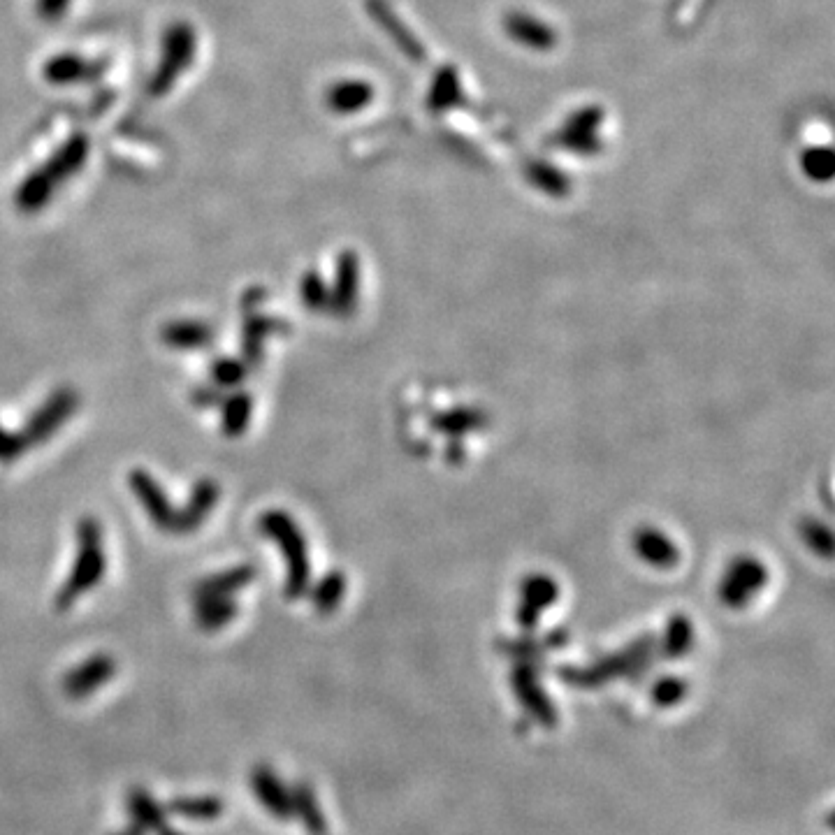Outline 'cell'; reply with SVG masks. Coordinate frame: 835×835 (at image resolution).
<instances>
[{
	"mask_svg": "<svg viewBox=\"0 0 835 835\" xmlns=\"http://www.w3.org/2000/svg\"><path fill=\"white\" fill-rule=\"evenodd\" d=\"M107 571V557L103 546V527L96 518L84 515L77 522V557L72 562V569L56 594V606L65 608L75 606L86 592L100 585Z\"/></svg>",
	"mask_w": 835,
	"mask_h": 835,
	"instance_id": "6da1fadb",
	"label": "cell"
},
{
	"mask_svg": "<svg viewBox=\"0 0 835 835\" xmlns=\"http://www.w3.org/2000/svg\"><path fill=\"white\" fill-rule=\"evenodd\" d=\"M258 527L263 529L267 539H272L281 548L286 557L288 576H286V594L290 599L302 597L309 587V557L307 543L300 527L286 511H267L260 515Z\"/></svg>",
	"mask_w": 835,
	"mask_h": 835,
	"instance_id": "7a4b0ae2",
	"label": "cell"
},
{
	"mask_svg": "<svg viewBox=\"0 0 835 835\" xmlns=\"http://www.w3.org/2000/svg\"><path fill=\"white\" fill-rule=\"evenodd\" d=\"M195 49H198V35H195V28L186 21H174V24L167 28L163 35V54L161 63L151 77L147 86L149 96L161 98L165 93L177 84L181 72L188 70L193 65Z\"/></svg>",
	"mask_w": 835,
	"mask_h": 835,
	"instance_id": "3957f363",
	"label": "cell"
},
{
	"mask_svg": "<svg viewBox=\"0 0 835 835\" xmlns=\"http://www.w3.org/2000/svg\"><path fill=\"white\" fill-rule=\"evenodd\" d=\"M79 409V395L72 388H56L38 409L31 413L24 427V439L28 446H40L54 437L68 423L72 413Z\"/></svg>",
	"mask_w": 835,
	"mask_h": 835,
	"instance_id": "277c9868",
	"label": "cell"
},
{
	"mask_svg": "<svg viewBox=\"0 0 835 835\" xmlns=\"http://www.w3.org/2000/svg\"><path fill=\"white\" fill-rule=\"evenodd\" d=\"M128 485H130V490L135 492V497L144 508V513L149 515V520L154 522L158 529H163V532H174L177 508L172 506V501L165 495L161 483H158L149 471L133 469L128 474Z\"/></svg>",
	"mask_w": 835,
	"mask_h": 835,
	"instance_id": "5b68a950",
	"label": "cell"
},
{
	"mask_svg": "<svg viewBox=\"0 0 835 835\" xmlns=\"http://www.w3.org/2000/svg\"><path fill=\"white\" fill-rule=\"evenodd\" d=\"M221 488L214 478H200L198 483L193 485L191 497H188L186 506L177 511V520H174V532L177 534H193L195 529L205 525L209 515L219 504Z\"/></svg>",
	"mask_w": 835,
	"mask_h": 835,
	"instance_id": "8992f818",
	"label": "cell"
},
{
	"mask_svg": "<svg viewBox=\"0 0 835 835\" xmlns=\"http://www.w3.org/2000/svg\"><path fill=\"white\" fill-rule=\"evenodd\" d=\"M288 325L281 318H272L253 311L246 314L244 328H242V362L249 369H256L263 362L265 341L277 332H286Z\"/></svg>",
	"mask_w": 835,
	"mask_h": 835,
	"instance_id": "52a82bcc",
	"label": "cell"
},
{
	"mask_svg": "<svg viewBox=\"0 0 835 835\" xmlns=\"http://www.w3.org/2000/svg\"><path fill=\"white\" fill-rule=\"evenodd\" d=\"M360 286V263L353 251H344L337 260V272L330 290V309L334 314L346 316L355 309Z\"/></svg>",
	"mask_w": 835,
	"mask_h": 835,
	"instance_id": "ba28073f",
	"label": "cell"
},
{
	"mask_svg": "<svg viewBox=\"0 0 835 835\" xmlns=\"http://www.w3.org/2000/svg\"><path fill=\"white\" fill-rule=\"evenodd\" d=\"M365 7H367V12L372 14V19L376 21V24H379L381 31H386L388 38L395 42V47L399 49V52L416 63L423 61L425 58L423 45H420L416 35H413L409 28L402 24V19L390 10V5L386 3V0H367Z\"/></svg>",
	"mask_w": 835,
	"mask_h": 835,
	"instance_id": "9c48e42d",
	"label": "cell"
},
{
	"mask_svg": "<svg viewBox=\"0 0 835 835\" xmlns=\"http://www.w3.org/2000/svg\"><path fill=\"white\" fill-rule=\"evenodd\" d=\"M256 578V566L253 564H237L230 569L214 573V576L202 578L193 587L195 601L198 599H212V597H232V594L249 587Z\"/></svg>",
	"mask_w": 835,
	"mask_h": 835,
	"instance_id": "30bf717a",
	"label": "cell"
},
{
	"mask_svg": "<svg viewBox=\"0 0 835 835\" xmlns=\"http://www.w3.org/2000/svg\"><path fill=\"white\" fill-rule=\"evenodd\" d=\"M504 28L508 38L520 42L529 49H539V52H548V49L555 47L557 35L548 24H543L541 19L529 17V14L522 12H511L504 19Z\"/></svg>",
	"mask_w": 835,
	"mask_h": 835,
	"instance_id": "8fae6325",
	"label": "cell"
},
{
	"mask_svg": "<svg viewBox=\"0 0 835 835\" xmlns=\"http://www.w3.org/2000/svg\"><path fill=\"white\" fill-rule=\"evenodd\" d=\"M86 158H89V140H86V135H75L49 158L47 165L42 167V172H45L47 177L52 179V184L58 188L63 181L75 177V174L82 170Z\"/></svg>",
	"mask_w": 835,
	"mask_h": 835,
	"instance_id": "7c38bea8",
	"label": "cell"
},
{
	"mask_svg": "<svg viewBox=\"0 0 835 835\" xmlns=\"http://www.w3.org/2000/svg\"><path fill=\"white\" fill-rule=\"evenodd\" d=\"M100 72H103V63L84 61L77 54H58L49 58L45 65V79L49 84L58 86L89 82V79H96Z\"/></svg>",
	"mask_w": 835,
	"mask_h": 835,
	"instance_id": "4fadbf2b",
	"label": "cell"
},
{
	"mask_svg": "<svg viewBox=\"0 0 835 835\" xmlns=\"http://www.w3.org/2000/svg\"><path fill=\"white\" fill-rule=\"evenodd\" d=\"M114 675V659L107 655H96L86 659L84 664L72 668L65 678V692L70 696H86L91 694L93 689H98L105 680H110Z\"/></svg>",
	"mask_w": 835,
	"mask_h": 835,
	"instance_id": "5bb4252c",
	"label": "cell"
},
{
	"mask_svg": "<svg viewBox=\"0 0 835 835\" xmlns=\"http://www.w3.org/2000/svg\"><path fill=\"white\" fill-rule=\"evenodd\" d=\"M161 341L177 351H195L214 344V328L202 321H172L161 328Z\"/></svg>",
	"mask_w": 835,
	"mask_h": 835,
	"instance_id": "9a60e30c",
	"label": "cell"
},
{
	"mask_svg": "<svg viewBox=\"0 0 835 835\" xmlns=\"http://www.w3.org/2000/svg\"><path fill=\"white\" fill-rule=\"evenodd\" d=\"M374 100V86L362 82V79H344V82L332 84L325 96V103L337 114H358L360 110Z\"/></svg>",
	"mask_w": 835,
	"mask_h": 835,
	"instance_id": "2e32d148",
	"label": "cell"
},
{
	"mask_svg": "<svg viewBox=\"0 0 835 835\" xmlns=\"http://www.w3.org/2000/svg\"><path fill=\"white\" fill-rule=\"evenodd\" d=\"M766 583V571L764 566H759L752 559H743L738 562L726 576V583L722 587V594L726 599H736V604L745 601L750 594L759 590L761 585Z\"/></svg>",
	"mask_w": 835,
	"mask_h": 835,
	"instance_id": "e0dca14e",
	"label": "cell"
},
{
	"mask_svg": "<svg viewBox=\"0 0 835 835\" xmlns=\"http://www.w3.org/2000/svg\"><path fill=\"white\" fill-rule=\"evenodd\" d=\"M221 432L228 439H237L246 432V427L251 423L253 416V399L249 392H232V395H225L221 402Z\"/></svg>",
	"mask_w": 835,
	"mask_h": 835,
	"instance_id": "ac0fdd59",
	"label": "cell"
},
{
	"mask_svg": "<svg viewBox=\"0 0 835 835\" xmlns=\"http://www.w3.org/2000/svg\"><path fill=\"white\" fill-rule=\"evenodd\" d=\"M54 191L56 186L52 184V179L42 170H35L21 181L17 193H14V205H17L19 212L35 214L40 212V209H45L47 202L52 200Z\"/></svg>",
	"mask_w": 835,
	"mask_h": 835,
	"instance_id": "d6986e66",
	"label": "cell"
},
{
	"mask_svg": "<svg viewBox=\"0 0 835 835\" xmlns=\"http://www.w3.org/2000/svg\"><path fill=\"white\" fill-rule=\"evenodd\" d=\"M636 550L645 562L659 566V569H666V566L675 564V559H678V550H675L673 543L668 541L664 534H659L657 529H643V532H638Z\"/></svg>",
	"mask_w": 835,
	"mask_h": 835,
	"instance_id": "ffe728a7",
	"label": "cell"
},
{
	"mask_svg": "<svg viewBox=\"0 0 835 835\" xmlns=\"http://www.w3.org/2000/svg\"><path fill=\"white\" fill-rule=\"evenodd\" d=\"M237 604L232 597H212V599H198L195 604V622L200 629L214 631L237 617Z\"/></svg>",
	"mask_w": 835,
	"mask_h": 835,
	"instance_id": "44dd1931",
	"label": "cell"
},
{
	"mask_svg": "<svg viewBox=\"0 0 835 835\" xmlns=\"http://www.w3.org/2000/svg\"><path fill=\"white\" fill-rule=\"evenodd\" d=\"M462 100V89H460V75L453 65H446L437 72L434 77L430 98H427V105H430L432 112H444L448 107L457 105Z\"/></svg>",
	"mask_w": 835,
	"mask_h": 835,
	"instance_id": "7402d4cb",
	"label": "cell"
},
{
	"mask_svg": "<svg viewBox=\"0 0 835 835\" xmlns=\"http://www.w3.org/2000/svg\"><path fill=\"white\" fill-rule=\"evenodd\" d=\"M527 179L532 181L536 188H541V191H546L548 195H557V198H562L571 188L569 177H566L562 170H557V167L543 161H534L527 165Z\"/></svg>",
	"mask_w": 835,
	"mask_h": 835,
	"instance_id": "603a6c76",
	"label": "cell"
},
{
	"mask_svg": "<svg viewBox=\"0 0 835 835\" xmlns=\"http://www.w3.org/2000/svg\"><path fill=\"white\" fill-rule=\"evenodd\" d=\"M209 372H212L214 386H219L221 390H232V388L242 386L251 369L246 367L239 358H228V355H223V358H216L212 362Z\"/></svg>",
	"mask_w": 835,
	"mask_h": 835,
	"instance_id": "cb8c5ba5",
	"label": "cell"
},
{
	"mask_svg": "<svg viewBox=\"0 0 835 835\" xmlns=\"http://www.w3.org/2000/svg\"><path fill=\"white\" fill-rule=\"evenodd\" d=\"M344 590H346L344 576H341L339 571H332L328 573V576L321 578V583L316 585L314 597L311 599H314V606L318 608V611L328 613L332 611V608H337L341 597H344Z\"/></svg>",
	"mask_w": 835,
	"mask_h": 835,
	"instance_id": "d4e9b609",
	"label": "cell"
},
{
	"mask_svg": "<svg viewBox=\"0 0 835 835\" xmlns=\"http://www.w3.org/2000/svg\"><path fill=\"white\" fill-rule=\"evenodd\" d=\"M803 172L815 181H829L835 170V156L829 147H810L803 158Z\"/></svg>",
	"mask_w": 835,
	"mask_h": 835,
	"instance_id": "484cf974",
	"label": "cell"
},
{
	"mask_svg": "<svg viewBox=\"0 0 835 835\" xmlns=\"http://www.w3.org/2000/svg\"><path fill=\"white\" fill-rule=\"evenodd\" d=\"M300 290H302V302L307 304L311 311H323L330 307V290L328 286H325V281L318 272L304 274Z\"/></svg>",
	"mask_w": 835,
	"mask_h": 835,
	"instance_id": "4316f807",
	"label": "cell"
},
{
	"mask_svg": "<svg viewBox=\"0 0 835 835\" xmlns=\"http://www.w3.org/2000/svg\"><path fill=\"white\" fill-rule=\"evenodd\" d=\"M604 121V110L601 107H585L566 119L562 133H597V128Z\"/></svg>",
	"mask_w": 835,
	"mask_h": 835,
	"instance_id": "83f0119b",
	"label": "cell"
},
{
	"mask_svg": "<svg viewBox=\"0 0 835 835\" xmlns=\"http://www.w3.org/2000/svg\"><path fill=\"white\" fill-rule=\"evenodd\" d=\"M557 142L569 151H573V154H580V156L597 154V151L601 149V140L597 137V133H559Z\"/></svg>",
	"mask_w": 835,
	"mask_h": 835,
	"instance_id": "f1b7e54d",
	"label": "cell"
},
{
	"mask_svg": "<svg viewBox=\"0 0 835 835\" xmlns=\"http://www.w3.org/2000/svg\"><path fill=\"white\" fill-rule=\"evenodd\" d=\"M26 439L24 434L10 432L5 427H0V462H12L26 453Z\"/></svg>",
	"mask_w": 835,
	"mask_h": 835,
	"instance_id": "f546056e",
	"label": "cell"
},
{
	"mask_svg": "<svg viewBox=\"0 0 835 835\" xmlns=\"http://www.w3.org/2000/svg\"><path fill=\"white\" fill-rule=\"evenodd\" d=\"M225 397V390H221L219 386H198L191 392V402L198 406V409H216V406H221Z\"/></svg>",
	"mask_w": 835,
	"mask_h": 835,
	"instance_id": "4dcf8cb0",
	"label": "cell"
},
{
	"mask_svg": "<svg viewBox=\"0 0 835 835\" xmlns=\"http://www.w3.org/2000/svg\"><path fill=\"white\" fill-rule=\"evenodd\" d=\"M68 7H70V0H38V3H35V12H38V17L42 21L54 24V21L63 17Z\"/></svg>",
	"mask_w": 835,
	"mask_h": 835,
	"instance_id": "1f68e13d",
	"label": "cell"
},
{
	"mask_svg": "<svg viewBox=\"0 0 835 835\" xmlns=\"http://www.w3.org/2000/svg\"><path fill=\"white\" fill-rule=\"evenodd\" d=\"M263 297H265V290H260V288H251V290H246L244 297H242V309H244V314H253V311H258L260 302H263Z\"/></svg>",
	"mask_w": 835,
	"mask_h": 835,
	"instance_id": "d6a6232c",
	"label": "cell"
}]
</instances>
